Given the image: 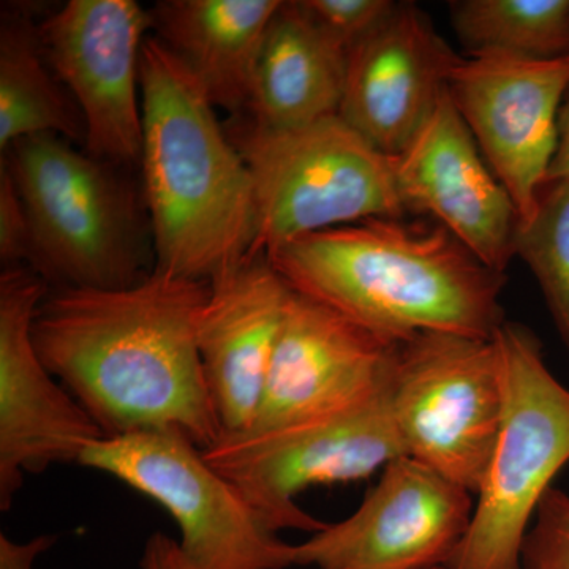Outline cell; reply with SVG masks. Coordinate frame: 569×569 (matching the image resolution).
Instances as JSON below:
<instances>
[{
    "label": "cell",
    "instance_id": "cell-1",
    "mask_svg": "<svg viewBox=\"0 0 569 569\" xmlns=\"http://www.w3.org/2000/svg\"><path fill=\"white\" fill-rule=\"evenodd\" d=\"M208 291L159 269L130 287L59 288L37 310L33 343L104 437L178 429L206 449L222 436L198 351Z\"/></svg>",
    "mask_w": 569,
    "mask_h": 569
},
{
    "label": "cell",
    "instance_id": "cell-2",
    "mask_svg": "<svg viewBox=\"0 0 569 569\" xmlns=\"http://www.w3.org/2000/svg\"><path fill=\"white\" fill-rule=\"evenodd\" d=\"M269 264L298 293L400 343L421 332L492 339L505 272L433 220L376 217L296 238Z\"/></svg>",
    "mask_w": 569,
    "mask_h": 569
},
{
    "label": "cell",
    "instance_id": "cell-3",
    "mask_svg": "<svg viewBox=\"0 0 569 569\" xmlns=\"http://www.w3.org/2000/svg\"><path fill=\"white\" fill-rule=\"evenodd\" d=\"M140 80L156 269L211 282L249 260L252 178L200 82L163 41L146 39Z\"/></svg>",
    "mask_w": 569,
    "mask_h": 569
},
{
    "label": "cell",
    "instance_id": "cell-4",
    "mask_svg": "<svg viewBox=\"0 0 569 569\" xmlns=\"http://www.w3.org/2000/svg\"><path fill=\"white\" fill-rule=\"evenodd\" d=\"M230 138L252 178L249 258L328 228L407 213L395 157L378 151L339 114L295 130L247 122Z\"/></svg>",
    "mask_w": 569,
    "mask_h": 569
},
{
    "label": "cell",
    "instance_id": "cell-5",
    "mask_svg": "<svg viewBox=\"0 0 569 569\" xmlns=\"http://www.w3.org/2000/svg\"><path fill=\"white\" fill-rule=\"evenodd\" d=\"M493 342L503 385L500 429L448 569H520L539 505L569 462V389L546 366L538 337L505 321Z\"/></svg>",
    "mask_w": 569,
    "mask_h": 569
},
{
    "label": "cell",
    "instance_id": "cell-6",
    "mask_svg": "<svg viewBox=\"0 0 569 569\" xmlns=\"http://www.w3.org/2000/svg\"><path fill=\"white\" fill-rule=\"evenodd\" d=\"M7 152L31 224L37 274L61 288L111 290L140 282V220L108 162L78 152L58 134L24 138Z\"/></svg>",
    "mask_w": 569,
    "mask_h": 569
},
{
    "label": "cell",
    "instance_id": "cell-7",
    "mask_svg": "<svg viewBox=\"0 0 569 569\" xmlns=\"http://www.w3.org/2000/svg\"><path fill=\"white\" fill-rule=\"evenodd\" d=\"M80 466L110 475L167 509L190 569L295 567V546L279 538L181 430L104 437L86 449Z\"/></svg>",
    "mask_w": 569,
    "mask_h": 569
},
{
    "label": "cell",
    "instance_id": "cell-8",
    "mask_svg": "<svg viewBox=\"0 0 569 569\" xmlns=\"http://www.w3.org/2000/svg\"><path fill=\"white\" fill-rule=\"evenodd\" d=\"M389 395L408 458L477 493L503 408L493 337L421 332L400 342Z\"/></svg>",
    "mask_w": 569,
    "mask_h": 569
},
{
    "label": "cell",
    "instance_id": "cell-9",
    "mask_svg": "<svg viewBox=\"0 0 569 569\" xmlns=\"http://www.w3.org/2000/svg\"><path fill=\"white\" fill-rule=\"evenodd\" d=\"M389 381L369 399L302 425L222 433L203 449L204 458L241 489L277 533H317L328 523L299 508L298 493L310 486L367 478L407 456L392 417Z\"/></svg>",
    "mask_w": 569,
    "mask_h": 569
},
{
    "label": "cell",
    "instance_id": "cell-10",
    "mask_svg": "<svg viewBox=\"0 0 569 569\" xmlns=\"http://www.w3.org/2000/svg\"><path fill=\"white\" fill-rule=\"evenodd\" d=\"M47 298L43 277L14 266L0 274V509L9 511L26 473L80 463L104 438L77 399L58 383L33 343L32 325Z\"/></svg>",
    "mask_w": 569,
    "mask_h": 569
},
{
    "label": "cell",
    "instance_id": "cell-11",
    "mask_svg": "<svg viewBox=\"0 0 569 569\" xmlns=\"http://www.w3.org/2000/svg\"><path fill=\"white\" fill-rule=\"evenodd\" d=\"M151 28L134 0H70L37 29L78 107L89 152L103 162L141 160V51Z\"/></svg>",
    "mask_w": 569,
    "mask_h": 569
},
{
    "label": "cell",
    "instance_id": "cell-12",
    "mask_svg": "<svg viewBox=\"0 0 569 569\" xmlns=\"http://www.w3.org/2000/svg\"><path fill=\"white\" fill-rule=\"evenodd\" d=\"M471 493L418 460L399 458L353 515L295 546V567H447L473 516Z\"/></svg>",
    "mask_w": 569,
    "mask_h": 569
},
{
    "label": "cell",
    "instance_id": "cell-13",
    "mask_svg": "<svg viewBox=\"0 0 569 569\" xmlns=\"http://www.w3.org/2000/svg\"><path fill=\"white\" fill-rule=\"evenodd\" d=\"M568 91L569 56H470L449 78V93L511 197L519 223L537 212L559 141L561 99Z\"/></svg>",
    "mask_w": 569,
    "mask_h": 569
},
{
    "label": "cell",
    "instance_id": "cell-14",
    "mask_svg": "<svg viewBox=\"0 0 569 569\" xmlns=\"http://www.w3.org/2000/svg\"><path fill=\"white\" fill-rule=\"evenodd\" d=\"M397 346L291 290L253 426L269 432L346 410L391 378Z\"/></svg>",
    "mask_w": 569,
    "mask_h": 569
},
{
    "label": "cell",
    "instance_id": "cell-15",
    "mask_svg": "<svg viewBox=\"0 0 569 569\" xmlns=\"http://www.w3.org/2000/svg\"><path fill=\"white\" fill-rule=\"evenodd\" d=\"M462 59L425 11L396 2L348 51L339 116L378 151L399 157L436 111Z\"/></svg>",
    "mask_w": 569,
    "mask_h": 569
},
{
    "label": "cell",
    "instance_id": "cell-16",
    "mask_svg": "<svg viewBox=\"0 0 569 569\" xmlns=\"http://www.w3.org/2000/svg\"><path fill=\"white\" fill-rule=\"evenodd\" d=\"M395 160L407 212L432 217L482 263L507 271L516 257L518 211L486 162L449 88L418 137Z\"/></svg>",
    "mask_w": 569,
    "mask_h": 569
},
{
    "label": "cell",
    "instance_id": "cell-17",
    "mask_svg": "<svg viewBox=\"0 0 569 569\" xmlns=\"http://www.w3.org/2000/svg\"><path fill=\"white\" fill-rule=\"evenodd\" d=\"M198 351L222 433L253 426L291 288L254 257L208 282Z\"/></svg>",
    "mask_w": 569,
    "mask_h": 569
},
{
    "label": "cell",
    "instance_id": "cell-18",
    "mask_svg": "<svg viewBox=\"0 0 569 569\" xmlns=\"http://www.w3.org/2000/svg\"><path fill=\"white\" fill-rule=\"evenodd\" d=\"M347 59V48L302 2H282L254 67L252 122L268 130H295L339 114Z\"/></svg>",
    "mask_w": 569,
    "mask_h": 569
},
{
    "label": "cell",
    "instance_id": "cell-19",
    "mask_svg": "<svg viewBox=\"0 0 569 569\" xmlns=\"http://www.w3.org/2000/svg\"><path fill=\"white\" fill-rule=\"evenodd\" d=\"M280 0H164L152 28L197 78L213 107L249 110L254 67Z\"/></svg>",
    "mask_w": 569,
    "mask_h": 569
},
{
    "label": "cell",
    "instance_id": "cell-20",
    "mask_svg": "<svg viewBox=\"0 0 569 569\" xmlns=\"http://www.w3.org/2000/svg\"><path fill=\"white\" fill-rule=\"evenodd\" d=\"M39 31L26 20L2 21L0 33V149L39 134L84 137L80 112L44 66Z\"/></svg>",
    "mask_w": 569,
    "mask_h": 569
},
{
    "label": "cell",
    "instance_id": "cell-21",
    "mask_svg": "<svg viewBox=\"0 0 569 569\" xmlns=\"http://www.w3.org/2000/svg\"><path fill=\"white\" fill-rule=\"evenodd\" d=\"M449 17L470 56H569V0H456Z\"/></svg>",
    "mask_w": 569,
    "mask_h": 569
},
{
    "label": "cell",
    "instance_id": "cell-22",
    "mask_svg": "<svg viewBox=\"0 0 569 569\" xmlns=\"http://www.w3.org/2000/svg\"><path fill=\"white\" fill-rule=\"evenodd\" d=\"M515 253L537 279L569 351V179L545 183L537 212L518 224Z\"/></svg>",
    "mask_w": 569,
    "mask_h": 569
},
{
    "label": "cell",
    "instance_id": "cell-23",
    "mask_svg": "<svg viewBox=\"0 0 569 569\" xmlns=\"http://www.w3.org/2000/svg\"><path fill=\"white\" fill-rule=\"evenodd\" d=\"M520 569H569V496L550 489L520 553Z\"/></svg>",
    "mask_w": 569,
    "mask_h": 569
},
{
    "label": "cell",
    "instance_id": "cell-24",
    "mask_svg": "<svg viewBox=\"0 0 569 569\" xmlns=\"http://www.w3.org/2000/svg\"><path fill=\"white\" fill-rule=\"evenodd\" d=\"M391 0H305L302 6L348 51L392 10Z\"/></svg>",
    "mask_w": 569,
    "mask_h": 569
},
{
    "label": "cell",
    "instance_id": "cell-25",
    "mask_svg": "<svg viewBox=\"0 0 569 569\" xmlns=\"http://www.w3.org/2000/svg\"><path fill=\"white\" fill-rule=\"evenodd\" d=\"M0 260L7 268L32 260V234L28 212L13 176L0 167Z\"/></svg>",
    "mask_w": 569,
    "mask_h": 569
},
{
    "label": "cell",
    "instance_id": "cell-26",
    "mask_svg": "<svg viewBox=\"0 0 569 569\" xmlns=\"http://www.w3.org/2000/svg\"><path fill=\"white\" fill-rule=\"evenodd\" d=\"M54 537H37L28 542H17L0 533V569H33L37 557L54 545Z\"/></svg>",
    "mask_w": 569,
    "mask_h": 569
},
{
    "label": "cell",
    "instance_id": "cell-27",
    "mask_svg": "<svg viewBox=\"0 0 569 569\" xmlns=\"http://www.w3.org/2000/svg\"><path fill=\"white\" fill-rule=\"evenodd\" d=\"M141 569H190L183 560L178 541L167 537L162 531L151 535L142 552Z\"/></svg>",
    "mask_w": 569,
    "mask_h": 569
},
{
    "label": "cell",
    "instance_id": "cell-28",
    "mask_svg": "<svg viewBox=\"0 0 569 569\" xmlns=\"http://www.w3.org/2000/svg\"><path fill=\"white\" fill-rule=\"evenodd\" d=\"M569 179V91L568 99L559 114V141H557L556 156L550 163L546 183Z\"/></svg>",
    "mask_w": 569,
    "mask_h": 569
},
{
    "label": "cell",
    "instance_id": "cell-29",
    "mask_svg": "<svg viewBox=\"0 0 569 569\" xmlns=\"http://www.w3.org/2000/svg\"><path fill=\"white\" fill-rule=\"evenodd\" d=\"M429 569H448L447 567H436V568H429Z\"/></svg>",
    "mask_w": 569,
    "mask_h": 569
}]
</instances>
